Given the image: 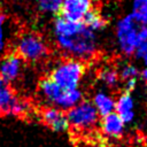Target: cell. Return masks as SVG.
<instances>
[{
	"instance_id": "cell-1",
	"label": "cell",
	"mask_w": 147,
	"mask_h": 147,
	"mask_svg": "<svg viewBox=\"0 0 147 147\" xmlns=\"http://www.w3.org/2000/svg\"><path fill=\"white\" fill-rule=\"evenodd\" d=\"M53 34L57 48L70 59L85 61L98 51V38L83 22H71L61 16L53 22Z\"/></svg>"
},
{
	"instance_id": "cell-2",
	"label": "cell",
	"mask_w": 147,
	"mask_h": 147,
	"mask_svg": "<svg viewBox=\"0 0 147 147\" xmlns=\"http://www.w3.org/2000/svg\"><path fill=\"white\" fill-rule=\"evenodd\" d=\"M115 36L119 51L124 55H132L147 42V25L140 24L131 14H127L117 22Z\"/></svg>"
},
{
	"instance_id": "cell-3",
	"label": "cell",
	"mask_w": 147,
	"mask_h": 147,
	"mask_svg": "<svg viewBox=\"0 0 147 147\" xmlns=\"http://www.w3.org/2000/svg\"><path fill=\"white\" fill-rule=\"evenodd\" d=\"M86 71L85 63L75 59H67L59 62L51 71L49 78L62 90L70 91L78 88Z\"/></svg>"
},
{
	"instance_id": "cell-4",
	"label": "cell",
	"mask_w": 147,
	"mask_h": 147,
	"mask_svg": "<svg viewBox=\"0 0 147 147\" xmlns=\"http://www.w3.org/2000/svg\"><path fill=\"white\" fill-rule=\"evenodd\" d=\"M15 53L23 61L37 63L44 61L48 56L49 48L39 34L33 32H25L20 37Z\"/></svg>"
},
{
	"instance_id": "cell-5",
	"label": "cell",
	"mask_w": 147,
	"mask_h": 147,
	"mask_svg": "<svg viewBox=\"0 0 147 147\" xmlns=\"http://www.w3.org/2000/svg\"><path fill=\"white\" fill-rule=\"evenodd\" d=\"M69 126L76 130H91L99 122V115L91 101L83 100L65 114Z\"/></svg>"
},
{
	"instance_id": "cell-6",
	"label": "cell",
	"mask_w": 147,
	"mask_h": 147,
	"mask_svg": "<svg viewBox=\"0 0 147 147\" xmlns=\"http://www.w3.org/2000/svg\"><path fill=\"white\" fill-rule=\"evenodd\" d=\"M91 7L92 0H64L59 14L68 21L82 22L91 10Z\"/></svg>"
},
{
	"instance_id": "cell-7",
	"label": "cell",
	"mask_w": 147,
	"mask_h": 147,
	"mask_svg": "<svg viewBox=\"0 0 147 147\" xmlns=\"http://www.w3.org/2000/svg\"><path fill=\"white\" fill-rule=\"evenodd\" d=\"M40 119L51 130L59 132V133L65 132L69 129V123H68L67 116L63 113V110H61L56 107H53V106L47 107L41 110Z\"/></svg>"
},
{
	"instance_id": "cell-8",
	"label": "cell",
	"mask_w": 147,
	"mask_h": 147,
	"mask_svg": "<svg viewBox=\"0 0 147 147\" xmlns=\"http://www.w3.org/2000/svg\"><path fill=\"white\" fill-rule=\"evenodd\" d=\"M23 69V60L15 53L6 54L0 61V76L7 84L18 78Z\"/></svg>"
},
{
	"instance_id": "cell-9",
	"label": "cell",
	"mask_w": 147,
	"mask_h": 147,
	"mask_svg": "<svg viewBox=\"0 0 147 147\" xmlns=\"http://www.w3.org/2000/svg\"><path fill=\"white\" fill-rule=\"evenodd\" d=\"M115 113L121 117L124 124L132 123L134 121V99L131 93L123 92L115 100Z\"/></svg>"
},
{
	"instance_id": "cell-10",
	"label": "cell",
	"mask_w": 147,
	"mask_h": 147,
	"mask_svg": "<svg viewBox=\"0 0 147 147\" xmlns=\"http://www.w3.org/2000/svg\"><path fill=\"white\" fill-rule=\"evenodd\" d=\"M102 133L108 138H121L125 131V124L116 113L102 117L100 122Z\"/></svg>"
},
{
	"instance_id": "cell-11",
	"label": "cell",
	"mask_w": 147,
	"mask_h": 147,
	"mask_svg": "<svg viewBox=\"0 0 147 147\" xmlns=\"http://www.w3.org/2000/svg\"><path fill=\"white\" fill-rule=\"evenodd\" d=\"M38 91H39L40 96L48 103L53 105V107L56 106L59 99L61 98L63 93V90L59 87L49 77H45L39 80Z\"/></svg>"
},
{
	"instance_id": "cell-12",
	"label": "cell",
	"mask_w": 147,
	"mask_h": 147,
	"mask_svg": "<svg viewBox=\"0 0 147 147\" xmlns=\"http://www.w3.org/2000/svg\"><path fill=\"white\" fill-rule=\"evenodd\" d=\"M92 105L94 106L98 115L105 117V116L114 113L115 99L113 98V95L108 94L105 91H98L93 96Z\"/></svg>"
},
{
	"instance_id": "cell-13",
	"label": "cell",
	"mask_w": 147,
	"mask_h": 147,
	"mask_svg": "<svg viewBox=\"0 0 147 147\" xmlns=\"http://www.w3.org/2000/svg\"><path fill=\"white\" fill-rule=\"evenodd\" d=\"M80 101H83V92L79 88L70 90V91L63 90V93L55 107L61 110H69L72 107L77 106Z\"/></svg>"
},
{
	"instance_id": "cell-14",
	"label": "cell",
	"mask_w": 147,
	"mask_h": 147,
	"mask_svg": "<svg viewBox=\"0 0 147 147\" xmlns=\"http://www.w3.org/2000/svg\"><path fill=\"white\" fill-rule=\"evenodd\" d=\"M18 96L10 88L9 84H6L0 87V117L10 115L11 108Z\"/></svg>"
},
{
	"instance_id": "cell-15",
	"label": "cell",
	"mask_w": 147,
	"mask_h": 147,
	"mask_svg": "<svg viewBox=\"0 0 147 147\" xmlns=\"http://www.w3.org/2000/svg\"><path fill=\"white\" fill-rule=\"evenodd\" d=\"M82 22L85 24V26L88 30H91L94 33L98 32V31L103 30L106 28V25H107V22L101 16V14L99 11H96V10H93V9H91L85 15V17H84V20Z\"/></svg>"
},
{
	"instance_id": "cell-16",
	"label": "cell",
	"mask_w": 147,
	"mask_h": 147,
	"mask_svg": "<svg viewBox=\"0 0 147 147\" xmlns=\"http://www.w3.org/2000/svg\"><path fill=\"white\" fill-rule=\"evenodd\" d=\"M100 82L109 87V88H115L118 86V83H119V76H118V72L115 68L113 67H105L102 68L100 71H99V75H98Z\"/></svg>"
},
{
	"instance_id": "cell-17",
	"label": "cell",
	"mask_w": 147,
	"mask_h": 147,
	"mask_svg": "<svg viewBox=\"0 0 147 147\" xmlns=\"http://www.w3.org/2000/svg\"><path fill=\"white\" fill-rule=\"evenodd\" d=\"M131 15L142 25H147V0H132Z\"/></svg>"
},
{
	"instance_id": "cell-18",
	"label": "cell",
	"mask_w": 147,
	"mask_h": 147,
	"mask_svg": "<svg viewBox=\"0 0 147 147\" xmlns=\"http://www.w3.org/2000/svg\"><path fill=\"white\" fill-rule=\"evenodd\" d=\"M64 0H37V8L44 14L56 15L60 13Z\"/></svg>"
},
{
	"instance_id": "cell-19",
	"label": "cell",
	"mask_w": 147,
	"mask_h": 147,
	"mask_svg": "<svg viewBox=\"0 0 147 147\" xmlns=\"http://www.w3.org/2000/svg\"><path fill=\"white\" fill-rule=\"evenodd\" d=\"M119 79H122L123 82L130 80V79H137V77L139 76V69L132 64V63H125L123 64L119 70H117Z\"/></svg>"
},
{
	"instance_id": "cell-20",
	"label": "cell",
	"mask_w": 147,
	"mask_h": 147,
	"mask_svg": "<svg viewBox=\"0 0 147 147\" xmlns=\"http://www.w3.org/2000/svg\"><path fill=\"white\" fill-rule=\"evenodd\" d=\"M6 21H7V17L2 13H0V53H2L6 47V34H5Z\"/></svg>"
},
{
	"instance_id": "cell-21",
	"label": "cell",
	"mask_w": 147,
	"mask_h": 147,
	"mask_svg": "<svg viewBox=\"0 0 147 147\" xmlns=\"http://www.w3.org/2000/svg\"><path fill=\"white\" fill-rule=\"evenodd\" d=\"M136 57L141 60L145 68H147V42H145L144 45H141L137 51H136Z\"/></svg>"
},
{
	"instance_id": "cell-22",
	"label": "cell",
	"mask_w": 147,
	"mask_h": 147,
	"mask_svg": "<svg viewBox=\"0 0 147 147\" xmlns=\"http://www.w3.org/2000/svg\"><path fill=\"white\" fill-rule=\"evenodd\" d=\"M137 86V79H130V80H126L124 82V92H127V93H131Z\"/></svg>"
},
{
	"instance_id": "cell-23",
	"label": "cell",
	"mask_w": 147,
	"mask_h": 147,
	"mask_svg": "<svg viewBox=\"0 0 147 147\" xmlns=\"http://www.w3.org/2000/svg\"><path fill=\"white\" fill-rule=\"evenodd\" d=\"M139 75H140V77L142 78V80L147 84V68L144 67V69H142L141 71H139Z\"/></svg>"
},
{
	"instance_id": "cell-24",
	"label": "cell",
	"mask_w": 147,
	"mask_h": 147,
	"mask_svg": "<svg viewBox=\"0 0 147 147\" xmlns=\"http://www.w3.org/2000/svg\"><path fill=\"white\" fill-rule=\"evenodd\" d=\"M6 84H7V83L5 82V79H3V78L0 76V87H1V86H3V85H6Z\"/></svg>"
}]
</instances>
